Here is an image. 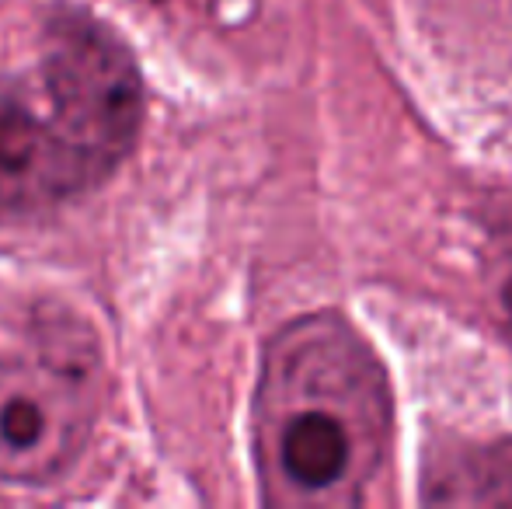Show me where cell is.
I'll list each match as a JSON object with an SVG mask.
<instances>
[{
	"label": "cell",
	"mask_w": 512,
	"mask_h": 509,
	"mask_svg": "<svg viewBox=\"0 0 512 509\" xmlns=\"http://www.w3.org/2000/svg\"><path fill=\"white\" fill-rule=\"evenodd\" d=\"M425 503L512 506V440L443 457L436 475L425 478Z\"/></svg>",
	"instance_id": "cell-4"
},
{
	"label": "cell",
	"mask_w": 512,
	"mask_h": 509,
	"mask_svg": "<svg viewBox=\"0 0 512 509\" xmlns=\"http://www.w3.org/2000/svg\"><path fill=\"white\" fill-rule=\"evenodd\" d=\"M102 349L67 307H35L0 356V478L46 485L81 457L102 408Z\"/></svg>",
	"instance_id": "cell-3"
},
{
	"label": "cell",
	"mask_w": 512,
	"mask_h": 509,
	"mask_svg": "<svg viewBox=\"0 0 512 509\" xmlns=\"http://www.w3.org/2000/svg\"><path fill=\"white\" fill-rule=\"evenodd\" d=\"M140 129L143 77L129 46L88 11L56 7L35 74L0 77V220L102 185Z\"/></svg>",
	"instance_id": "cell-1"
},
{
	"label": "cell",
	"mask_w": 512,
	"mask_h": 509,
	"mask_svg": "<svg viewBox=\"0 0 512 509\" xmlns=\"http://www.w3.org/2000/svg\"><path fill=\"white\" fill-rule=\"evenodd\" d=\"M492 293L502 318L512 328V227L492 245Z\"/></svg>",
	"instance_id": "cell-5"
},
{
	"label": "cell",
	"mask_w": 512,
	"mask_h": 509,
	"mask_svg": "<svg viewBox=\"0 0 512 509\" xmlns=\"http://www.w3.org/2000/svg\"><path fill=\"white\" fill-rule=\"evenodd\" d=\"M384 426V377L345 321L314 314L269 342L255 394L265 499L359 503Z\"/></svg>",
	"instance_id": "cell-2"
}]
</instances>
